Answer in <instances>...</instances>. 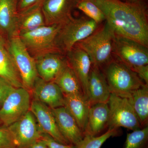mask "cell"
I'll return each mask as SVG.
<instances>
[{
	"label": "cell",
	"mask_w": 148,
	"mask_h": 148,
	"mask_svg": "<svg viewBox=\"0 0 148 148\" xmlns=\"http://www.w3.org/2000/svg\"><path fill=\"white\" fill-rule=\"evenodd\" d=\"M101 9L115 35L148 47V21L145 8L140 1L89 0Z\"/></svg>",
	"instance_id": "1"
},
{
	"label": "cell",
	"mask_w": 148,
	"mask_h": 148,
	"mask_svg": "<svg viewBox=\"0 0 148 148\" xmlns=\"http://www.w3.org/2000/svg\"><path fill=\"white\" fill-rule=\"evenodd\" d=\"M115 35L113 29L106 21L102 27L75 45L87 53L92 66L101 69L112 60Z\"/></svg>",
	"instance_id": "2"
},
{
	"label": "cell",
	"mask_w": 148,
	"mask_h": 148,
	"mask_svg": "<svg viewBox=\"0 0 148 148\" xmlns=\"http://www.w3.org/2000/svg\"><path fill=\"white\" fill-rule=\"evenodd\" d=\"M104 67L103 72L111 93L127 97L145 84L135 72L119 60L112 59Z\"/></svg>",
	"instance_id": "3"
},
{
	"label": "cell",
	"mask_w": 148,
	"mask_h": 148,
	"mask_svg": "<svg viewBox=\"0 0 148 148\" xmlns=\"http://www.w3.org/2000/svg\"><path fill=\"white\" fill-rule=\"evenodd\" d=\"M98 24L88 17H72L62 24L56 39L60 52L67 53L77 43L89 36L98 28Z\"/></svg>",
	"instance_id": "4"
},
{
	"label": "cell",
	"mask_w": 148,
	"mask_h": 148,
	"mask_svg": "<svg viewBox=\"0 0 148 148\" xmlns=\"http://www.w3.org/2000/svg\"><path fill=\"white\" fill-rule=\"evenodd\" d=\"M8 40L9 51L20 75L23 87L31 92L38 77L34 58L31 56L18 35Z\"/></svg>",
	"instance_id": "5"
},
{
	"label": "cell",
	"mask_w": 148,
	"mask_h": 148,
	"mask_svg": "<svg viewBox=\"0 0 148 148\" xmlns=\"http://www.w3.org/2000/svg\"><path fill=\"white\" fill-rule=\"evenodd\" d=\"M108 104L110 110L108 129L123 127L134 131L143 128L128 98L111 93Z\"/></svg>",
	"instance_id": "6"
},
{
	"label": "cell",
	"mask_w": 148,
	"mask_h": 148,
	"mask_svg": "<svg viewBox=\"0 0 148 148\" xmlns=\"http://www.w3.org/2000/svg\"><path fill=\"white\" fill-rule=\"evenodd\" d=\"M62 24L45 25L18 36L29 52L37 55L46 52L60 53L56 47V39Z\"/></svg>",
	"instance_id": "7"
},
{
	"label": "cell",
	"mask_w": 148,
	"mask_h": 148,
	"mask_svg": "<svg viewBox=\"0 0 148 148\" xmlns=\"http://www.w3.org/2000/svg\"><path fill=\"white\" fill-rule=\"evenodd\" d=\"M130 69L148 65V47L134 40L115 35L112 54Z\"/></svg>",
	"instance_id": "8"
},
{
	"label": "cell",
	"mask_w": 148,
	"mask_h": 148,
	"mask_svg": "<svg viewBox=\"0 0 148 148\" xmlns=\"http://www.w3.org/2000/svg\"><path fill=\"white\" fill-rule=\"evenodd\" d=\"M31 92L23 87L15 88L0 109V121L3 125L9 126L18 121L30 110Z\"/></svg>",
	"instance_id": "9"
},
{
	"label": "cell",
	"mask_w": 148,
	"mask_h": 148,
	"mask_svg": "<svg viewBox=\"0 0 148 148\" xmlns=\"http://www.w3.org/2000/svg\"><path fill=\"white\" fill-rule=\"evenodd\" d=\"M8 127L13 135L17 148H29L41 137L36 120L30 110Z\"/></svg>",
	"instance_id": "10"
},
{
	"label": "cell",
	"mask_w": 148,
	"mask_h": 148,
	"mask_svg": "<svg viewBox=\"0 0 148 148\" xmlns=\"http://www.w3.org/2000/svg\"><path fill=\"white\" fill-rule=\"evenodd\" d=\"M30 110L34 116L41 133L49 135L62 144L71 145L59 131L50 108L34 99L31 103Z\"/></svg>",
	"instance_id": "11"
},
{
	"label": "cell",
	"mask_w": 148,
	"mask_h": 148,
	"mask_svg": "<svg viewBox=\"0 0 148 148\" xmlns=\"http://www.w3.org/2000/svg\"><path fill=\"white\" fill-rule=\"evenodd\" d=\"M78 0H45L42 10L46 25L63 24L71 18Z\"/></svg>",
	"instance_id": "12"
},
{
	"label": "cell",
	"mask_w": 148,
	"mask_h": 148,
	"mask_svg": "<svg viewBox=\"0 0 148 148\" xmlns=\"http://www.w3.org/2000/svg\"><path fill=\"white\" fill-rule=\"evenodd\" d=\"M31 92L34 99L41 102L51 109L64 106V94L53 82L45 81L38 77Z\"/></svg>",
	"instance_id": "13"
},
{
	"label": "cell",
	"mask_w": 148,
	"mask_h": 148,
	"mask_svg": "<svg viewBox=\"0 0 148 148\" xmlns=\"http://www.w3.org/2000/svg\"><path fill=\"white\" fill-rule=\"evenodd\" d=\"M38 76L47 82H53L56 77L68 64L67 59L56 52H49L36 56Z\"/></svg>",
	"instance_id": "14"
},
{
	"label": "cell",
	"mask_w": 148,
	"mask_h": 148,
	"mask_svg": "<svg viewBox=\"0 0 148 148\" xmlns=\"http://www.w3.org/2000/svg\"><path fill=\"white\" fill-rule=\"evenodd\" d=\"M66 53L68 63L77 78L87 100L88 78L92 67L90 58L84 51L76 45Z\"/></svg>",
	"instance_id": "15"
},
{
	"label": "cell",
	"mask_w": 148,
	"mask_h": 148,
	"mask_svg": "<svg viewBox=\"0 0 148 148\" xmlns=\"http://www.w3.org/2000/svg\"><path fill=\"white\" fill-rule=\"evenodd\" d=\"M59 131L67 142L74 146L80 143L84 133L74 118L64 107L51 109Z\"/></svg>",
	"instance_id": "16"
},
{
	"label": "cell",
	"mask_w": 148,
	"mask_h": 148,
	"mask_svg": "<svg viewBox=\"0 0 148 148\" xmlns=\"http://www.w3.org/2000/svg\"><path fill=\"white\" fill-rule=\"evenodd\" d=\"M111 92L103 72L96 66L91 67L88 78L87 101L90 106L108 103Z\"/></svg>",
	"instance_id": "17"
},
{
	"label": "cell",
	"mask_w": 148,
	"mask_h": 148,
	"mask_svg": "<svg viewBox=\"0 0 148 148\" xmlns=\"http://www.w3.org/2000/svg\"><path fill=\"white\" fill-rule=\"evenodd\" d=\"M18 0H0V34L8 40L18 35Z\"/></svg>",
	"instance_id": "18"
},
{
	"label": "cell",
	"mask_w": 148,
	"mask_h": 148,
	"mask_svg": "<svg viewBox=\"0 0 148 148\" xmlns=\"http://www.w3.org/2000/svg\"><path fill=\"white\" fill-rule=\"evenodd\" d=\"M109 118L110 110L108 103H96L90 106L84 136L101 135V132L108 127Z\"/></svg>",
	"instance_id": "19"
},
{
	"label": "cell",
	"mask_w": 148,
	"mask_h": 148,
	"mask_svg": "<svg viewBox=\"0 0 148 148\" xmlns=\"http://www.w3.org/2000/svg\"><path fill=\"white\" fill-rule=\"evenodd\" d=\"M64 107L74 118L84 133L90 106L84 94L64 95Z\"/></svg>",
	"instance_id": "20"
},
{
	"label": "cell",
	"mask_w": 148,
	"mask_h": 148,
	"mask_svg": "<svg viewBox=\"0 0 148 148\" xmlns=\"http://www.w3.org/2000/svg\"><path fill=\"white\" fill-rule=\"evenodd\" d=\"M0 77L16 88L23 87L20 75L9 51L8 42L0 34Z\"/></svg>",
	"instance_id": "21"
},
{
	"label": "cell",
	"mask_w": 148,
	"mask_h": 148,
	"mask_svg": "<svg viewBox=\"0 0 148 148\" xmlns=\"http://www.w3.org/2000/svg\"><path fill=\"white\" fill-rule=\"evenodd\" d=\"M42 4H39L18 13L17 21L18 35L32 32L46 25L42 10Z\"/></svg>",
	"instance_id": "22"
},
{
	"label": "cell",
	"mask_w": 148,
	"mask_h": 148,
	"mask_svg": "<svg viewBox=\"0 0 148 148\" xmlns=\"http://www.w3.org/2000/svg\"><path fill=\"white\" fill-rule=\"evenodd\" d=\"M138 116L142 127L147 125L148 85L145 84L132 91L127 97Z\"/></svg>",
	"instance_id": "23"
},
{
	"label": "cell",
	"mask_w": 148,
	"mask_h": 148,
	"mask_svg": "<svg viewBox=\"0 0 148 148\" xmlns=\"http://www.w3.org/2000/svg\"><path fill=\"white\" fill-rule=\"evenodd\" d=\"M53 82L60 88L64 95L83 94L80 84L69 63L62 69Z\"/></svg>",
	"instance_id": "24"
},
{
	"label": "cell",
	"mask_w": 148,
	"mask_h": 148,
	"mask_svg": "<svg viewBox=\"0 0 148 148\" xmlns=\"http://www.w3.org/2000/svg\"><path fill=\"white\" fill-rule=\"evenodd\" d=\"M118 130L108 129L105 133L98 136L85 135L80 143L75 146V148H101L108 139L119 135Z\"/></svg>",
	"instance_id": "25"
},
{
	"label": "cell",
	"mask_w": 148,
	"mask_h": 148,
	"mask_svg": "<svg viewBox=\"0 0 148 148\" xmlns=\"http://www.w3.org/2000/svg\"><path fill=\"white\" fill-rule=\"evenodd\" d=\"M148 126L127 133L123 148H147Z\"/></svg>",
	"instance_id": "26"
},
{
	"label": "cell",
	"mask_w": 148,
	"mask_h": 148,
	"mask_svg": "<svg viewBox=\"0 0 148 148\" xmlns=\"http://www.w3.org/2000/svg\"><path fill=\"white\" fill-rule=\"evenodd\" d=\"M76 8L98 25L106 21V17L102 11L89 0H78Z\"/></svg>",
	"instance_id": "27"
},
{
	"label": "cell",
	"mask_w": 148,
	"mask_h": 148,
	"mask_svg": "<svg viewBox=\"0 0 148 148\" xmlns=\"http://www.w3.org/2000/svg\"><path fill=\"white\" fill-rule=\"evenodd\" d=\"M0 148H17L13 135L8 126H0Z\"/></svg>",
	"instance_id": "28"
},
{
	"label": "cell",
	"mask_w": 148,
	"mask_h": 148,
	"mask_svg": "<svg viewBox=\"0 0 148 148\" xmlns=\"http://www.w3.org/2000/svg\"><path fill=\"white\" fill-rule=\"evenodd\" d=\"M15 88L8 81L0 77V109L8 95Z\"/></svg>",
	"instance_id": "29"
},
{
	"label": "cell",
	"mask_w": 148,
	"mask_h": 148,
	"mask_svg": "<svg viewBox=\"0 0 148 148\" xmlns=\"http://www.w3.org/2000/svg\"><path fill=\"white\" fill-rule=\"evenodd\" d=\"M40 139L44 142L48 148H75V146L73 145H64L59 143L45 133H41Z\"/></svg>",
	"instance_id": "30"
},
{
	"label": "cell",
	"mask_w": 148,
	"mask_h": 148,
	"mask_svg": "<svg viewBox=\"0 0 148 148\" xmlns=\"http://www.w3.org/2000/svg\"><path fill=\"white\" fill-rule=\"evenodd\" d=\"M45 0H18L17 11L18 13L27 10L34 6L42 3Z\"/></svg>",
	"instance_id": "31"
},
{
	"label": "cell",
	"mask_w": 148,
	"mask_h": 148,
	"mask_svg": "<svg viewBox=\"0 0 148 148\" xmlns=\"http://www.w3.org/2000/svg\"><path fill=\"white\" fill-rule=\"evenodd\" d=\"M145 84L148 85V65L136 66L131 69Z\"/></svg>",
	"instance_id": "32"
},
{
	"label": "cell",
	"mask_w": 148,
	"mask_h": 148,
	"mask_svg": "<svg viewBox=\"0 0 148 148\" xmlns=\"http://www.w3.org/2000/svg\"><path fill=\"white\" fill-rule=\"evenodd\" d=\"M29 148H48L42 140L40 139L33 144Z\"/></svg>",
	"instance_id": "33"
},
{
	"label": "cell",
	"mask_w": 148,
	"mask_h": 148,
	"mask_svg": "<svg viewBox=\"0 0 148 148\" xmlns=\"http://www.w3.org/2000/svg\"><path fill=\"white\" fill-rule=\"evenodd\" d=\"M139 1H140V0H126L125 1L129 3H136Z\"/></svg>",
	"instance_id": "34"
},
{
	"label": "cell",
	"mask_w": 148,
	"mask_h": 148,
	"mask_svg": "<svg viewBox=\"0 0 148 148\" xmlns=\"http://www.w3.org/2000/svg\"><path fill=\"white\" fill-rule=\"evenodd\" d=\"M3 125L2 123L1 122V121H0V126H1V125Z\"/></svg>",
	"instance_id": "35"
},
{
	"label": "cell",
	"mask_w": 148,
	"mask_h": 148,
	"mask_svg": "<svg viewBox=\"0 0 148 148\" xmlns=\"http://www.w3.org/2000/svg\"><path fill=\"white\" fill-rule=\"evenodd\" d=\"M123 1H125V0H123Z\"/></svg>",
	"instance_id": "36"
}]
</instances>
